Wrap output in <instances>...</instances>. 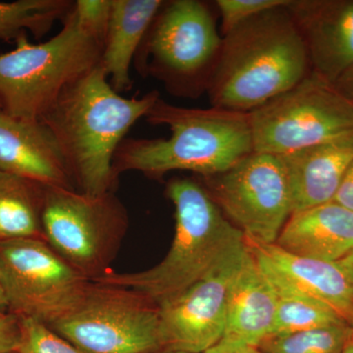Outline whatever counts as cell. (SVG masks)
I'll use <instances>...</instances> for the list:
<instances>
[{
    "mask_svg": "<svg viewBox=\"0 0 353 353\" xmlns=\"http://www.w3.org/2000/svg\"><path fill=\"white\" fill-rule=\"evenodd\" d=\"M159 99L157 90L121 97L99 64L65 88L41 122L52 132L79 192L99 196L116 189V152Z\"/></svg>",
    "mask_w": 353,
    "mask_h": 353,
    "instance_id": "obj_1",
    "label": "cell"
},
{
    "mask_svg": "<svg viewBox=\"0 0 353 353\" xmlns=\"http://www.w3.org/2000/svg\"><path fill=\"white\" fill-rule=\"evenodd\" d=\"M288 4L222 37L206 85L213 108L252 112L311 73L307 48Z\"/></svg>",
    "mask_w": 353,
    "mask_h": 353,
    "instance_id": "obj_2",
    "label": "cell"
},
{
    "mask_svg": "<svg viewBox=\"0 0 353 353\" xmlns=\"http://www.w3.org/2000/svg\"><path fill=\"white\" fill-rule=\"evenodd\" d=\"M145 118L150 124L168 127L170 136L125 139L114 157L117 176L136 171L160 179L170 172L190 171L208 178L254 152L248 113L181 108L160 97Z\"/></svg>",
    "mask_w": 353,
    "mask_h": 353,
    "instance_id": "obj_3",
    "label": "cell"
},
{
    "mask_svg": "<svg viewBox=\"0 0 353 353\" xmlns=\"http://www.w3.org/2000/svg\"><path fill=\"white\" fill-rule=\"evenodd\" d=\"M166 194L175 206L176 226L163 260L145 271L108 270L92 282L134 290L159 304L205 277L228 253L245 241L201 183L192 179H173Z\"/></svg>",
    "mask_w": 353,
    "mask_h": 353,
    "instance_id": "obj_4",
    "label": "cell"
},
{
    "mask_svg": "<svg viewBox=\"0 0 353 353\" xmlns=\"http://www.w3.org/2000/svg\"><path fill=\"white\" fill-rule=\"evenodd\" d=\"M15 43L0 55V108L18 119L41 121L65 88L99 64L104 36L71 9L53 38L32 43L24 34Z\"/></svg>",
    "mask_w": 353,
    "mask_h": 353,
    "instance_id": "obj_5",
    "label": "cell"
},
{
    "mask_svg": "<svg viewBox=\"0 0 353 353\" xmlns=\"http://www.w3.org/2000/svg\"><path fill=\"white\" fill-rule=\"evenodd\" d=\"M222 43L214 16L199 0L164 1L134 58L143 77L161 81L171 94L206 90Z\"/></svg>",
    "mask_w": 353,
    "mask_h": 353,
    "instance_id": "obj_6",
    "label": "cell"
},
{
    "mask_svg": "<svg viewBox=\"0 0 353 353\" xmlns=\"http://www.w3.org/2000/svg\"><path fill=\"white\" fill-rule=\"evenodd\" d=\"M41 223L46 243L92 281L109 270L126 234L128 215L113 192L90 196L44 187Z\"/></svg>",
    "mask_w": 353,
    "mask_h": 353,
    "instance_id": "obj_7",
    "label": "cell"
},
{
    "mask_svg": "<svg viewBox=\"0 0 353 353\" xmlns=\"http://www.w3.org/2000/svg\"><path fill=\"white\" fill-rule=\"evenodd\" d=\"M48 326L85 353L164 350L158 304L120 285L90 282L80 303Z\"/></svg>",
    "mask_w": 353,
    "mask_h": 353,
    "instance_id": "obj_8",
    "label": "cell"
},
{
    "mask_svg": "<svg viewBox=\"0 0 353 353\" xmlns=\"http://www.w3.org/2000/svg\"><path fill=\"white\" fill-rule=\"evenodd\" d=\"M248 118L254 152L283 155L353 132V101L311 72Z\"/></svg>",
    "mask_w": 353,
    "mask_h": 353,
    "instance_id": "obj_9",
    "label": "cell"
},
{
    "mask_svg": "<svg viewBox=\"0 0 353 353\" xmlns=\"http://www.w3.org/2000/svg\"><path fill=\"white\" fill-rule=\"evenodd\" d=\"M92 281L46 241L0 243V283L11 313L52 324L75 307Z\"/></svg>",
    "mask_w": 353,
    "mask_h": 353,
    "instance_id": "obj_10",
    "label": "cell"
},
{
    "mask_svg": "<svg viewBox=\"0 0 353 353\" xmlns=\"http://www.w3.org/2000/svg\"><path fill=\"white\" fill-rule=\"evenodd\" d=\"M209 194L248 243L273 245L292 213L278 155L253 152L219 175L204 178Z\"/></svg>",
    "mask_w": 353,
    "mask_h": 353,
    "instance_id": "obj_11",
    "label": "cell"
},
{
    "mask_svg": "<svg viewBox=\"0 0 353 353\" xmlns=\"http://www.w3.org/2000/svg\"><path fill=\"white\" fill-rule=\"evenodd\" d=\"M248 252L243 241L205 277L158 304L164 350L203 353L222 340L230 292Z\"/></svg>",
    "mask_w": 353,
    "mask_h": 353,
    "instance_id": "obj_12",
    "label": "cell"
},
{
    "mask_svg": "<svg viewBox=\"0 0 353 353\" xmlns=\"http://www.w3.org/2000/svg\"><path fill=\"white\" fill-rule=\"evenodd\" d=\"M311 72L334 83L353 67V0H290Z\"/></svg>",
    "mask_w": 353,
    "mask_h": 353,
    "instance_id": "obj_13",
    "label": "cell"
},
{
    "mask_svg": "<svg viewBox=\"0 0 353 353\" xmlns=\"http://www.w3.org/2000/svg\"><path fill=\"white\" fill-rule=\"evenodd\" d=\"M0 171L46 187L76 190L50 129L41 121L18 119L1 108Z\"/></svg>",
    "mask_w": 353,
    "mask_h": 353,
    "instance_id": "obj_14",
    "label": "cell"
},
{
    "mask_svg": "<svg viewBox=\"0 0 353 353\" xmlns=\"http://www.w3.org/2000/svg\"><path fill=\"white\" fill-rule=\"evenodd\" d=\"M290 194L292 212L334 201L353 162V132L278 155Z\"/></svg>",
    "mask_w": 353,
    "mask_h": 353,
    "instance_id": "obj_15",
    "label": "cell"
},
{
    "mask_svg": "<svg viewBox=\"0 0 353 353\" xmlns=\"http://www.w3.org/2000/svg\"><path fill=\"white\" fill-rule=\"evenodd\" d=\"M248 245L263 270L329 306L352 326L353 283L336 262L292 254L275 243Z\"/></svg>",
    "mask_w": 353,
    "mask_h": 353,
    "instance_id": "obj_16",
    "label": "cell"
},
{
    "mask_svg": "<svg viewBox=\"0 0 353 353\" xmlns=\"http://www.w3.org/2000/svg\"><path fill=\"white\" fill-rule=\"evenodd\" d=\"M275 245L299 256L338 262L353 248V211L336 201L294 211Z\"/></svg>",
    "mask_w": 353,
    "mask_h": 353,
    "instance_id": "obj_17",
    "label": "cell"
},
{
    "mask_svg": "<svg viewBox=\"0 0 353 353\" xmlns=\"http://www.w3.org/2000/svg\"><path fill=\"white\" fill-rule=\"evenodd\" d=\"M276 313L275 292L248 246L245 261L230 292L223 338L259 347L270 338Z\"/></svg>",
    "mask_w": 353,
    "mask_h": 353,
    "instance_id": "obj_18",
    "label": "cell"
},
{
    "mask_svg": "<svg viewBox=\"0 0 353 353\" xmlns=\"http://www.w3.org/2000/svg\"><path fill=\"white\" fill-rule=\"evenodd\" d=\"M162 0H111V10L99 65L115 92H127L134 82L130 69Z\"/></svg>",
    "mask_w": 353,
    "mask_h": 353,
    "instance_id": "obj_19",
    "label": "cell"
},
{
    "mask_svg": "<svg viewBox=\"0 0 353 353\" xmlns=\"http://www.w3.org/2000/svg\"><path fill=\"white\" fill-rule=\"evenodd\" d=\"M44 187L0 171V243L18 239L46 241L41 223Z\"/></svg>",
    "mask_w": 353,
    "mask_h": 353,
    "instance_id": "obj_20",
    "label": "cell"
},
{
    "mask_svg": "<svg viewBox=\"0 0 353 353\" xmlns=\"http://www.w3.org/2000/svg\"><path fill=\"white\" fill-rule=\"evenodd\" d=\"M262 271L277 297V313L271 336L347 324L329 306L294 290L263 269Z\"/></svg>",
    "mask_w": 353,
    "mask_h": 353,
    "instance_id": "obj_21",
    "label": "cell"
},
{
    "mask_svg": "<svg viewBox=\"0 0 353 353\" xmlns=\"http://www.w3.org/2000/svg\"><path fill=\"white\" fill-rule=\"evenodd\" d=\"M73 6L72 0L0 2V41H16L27 32L41 39L57 21L63 22Z\"/></svg>",
    "mask_w": 353,
    "mask_h": 353,
    "instance_id": "obj_22",
    "label": "cell"
},
{
    "mask_svg": "<svg viewBox=\"0 0 353 353\" xmlns=\"http://www.w3.org/2000/svg\"><path fill=\"white\" fill-rule=\"evenodd\" d=\"M352 336L350 325H339L270 336L259 350L260 353H343Z\"/></svg>",
    "mask_w": 353,
    "mask_h": 353,
    "instance_id": "obj_23",
    "label": "cell"
},
{
    "mask_svg": "<svg viewBox=\"0 0 353 353\" xmlns=\"http://www.w3.org/2000/svg\"><path fill=\"white\" fill-rule=\"evenodd\" d=\"M20 340L17 353H85L53 331L46 323L19 317Z\"/></svg>",
    "mask_w": 353,
    "mask_h": 353,
    "instance_id": "obj_24",
    "label": "cell"
},
{
    "mask_svg": "<svg viewBox=\"0 0 353 353\" xmlns=\"http://www.w3.org/2000/svg\"><path fill=\"white\" fill-rule=\"evenodd\" d=\"M290 0H217L222 18L223 36L254 16L276 7L287 6Z\"/></svg>",
    "mask_w": 353,
    "mask_h": 353,
    "instance_id": "obj_25",
    "label": "cell"
},
{
    "mask_svg": "<svg viewBox=\"0 0 353 353\" xmlns=\"http://www.w3.org/2000/svg\"><path fill=\"white\" fill-rule=\"evenodd\" d=\"M20 340V319L13 313H0V353L16 352Z\"/></svg>",
    "mask_w": 353,
    "mask_h": 353,
    "instance_id": "obj_26",
    "label": "cell"
},
{
    "mask_svg": "<svg viewBox=\"0 0 353 353\" xmlns=\"http://www.w3.org/2000/svg\"><path fill=\"white\" fill-rule=\"evenodd\" d=\"M203 353H260V352L259 347L248 343L222 338V340Z\"/></svg>",
    "mask_w": 353,
    "mask_h": 353,
    "instance_id": "obj_27",
    "label": "cell"
},
{
    "mask_svg": "<svg viewBox=\"0 0 353 353\" xmlns=\"http://www.w3.org/2000/svg\"><path fill=\"white\" fill-rule=\"evenodd\" d=\"M334 201L353 211V162L343 178Z\"/></svg>",
    "mask_w": 353,
    "mask_h": 353,
    "instance_id": "obj_28",
    "label": "cell"
},
{
    "mask_svg": "<svg viewBox=\"0 0 353 353\" xmlns=\"http://www.w3.org/2000/svg\"><path fill=\"white\" fill-rule=\"evenodd\" d=\"M334 85L341 94L353 101V67L341 75Z\"/></svg>",
    "mask_w": 353,
    "mask_h": 353,
    "instance_id": "obj_29",
    "label": "cell"
},
{
    "mask_svg": "<svg viewBox=\"0 0 353 353\" xmlns=\"http://www.w3.org/2000/svg\"><path fill=\"white\" fill-rule=\"evenodd\" d=\"M343 272L347 274L348 279L353 283V248L350 252L336 262Z\"/></svg>",
    "mask_w": 353,
    "mask_h": 353,
    "instance_id": "obj_30",
    "label": "cell"
},
{
    "mask_svg": "<svg viewBox=\"0 0 353 353\" xmlns=\"http://www.w3.org/2000/svg\"><path fill=\"white\" fill-rule=\"evenodd\" d=\"M6 308H8V304H7L6 294H4L1 283H0V313L6 312Z\"/></svg>",
    "mask_w": 353,
    "mask_h": 353,
    "instance_id": "obj_31",
    "label": "cell"
},
{
    "mask_svg": "<svg viewBox=\"0 0 353 353\" xmlns=\"http://www.w3.org/2000/svg\"><path fill=\"white\" fill-rule=\"evenodd\" d=\"M343 353H353V336L352 338L350 339V341H348L347 345H345Z\"/></svg>",
    "mask_w": 353,
    "mask_h": 353,
    "instance_id": "obj_32",
    "label": "cell"
},
{
    "mask_svg": "<svg viewBox=\"0 0 353 353\" xmlns=\"http://www.w3.org/2000/svg\"><path fill=\"white\" fill-rule=\"evenodd\" d=\"M157 353H190V352H178V350H160V352H158Z\"/></svg>",
    "mask_w": 353,
    "mask_h": 353,
    "instance_id": "obj_33",
    "label": "cell"
},
{
    "mask_svg": "<svg viewBox=\"0 0 353 353\" xmlns=\"http://www.w3.org/2000/svg\"><path fill=\"white\" fill-rule=\"evenodd\" d=\"M11 353H17V352H11Z\"/></svg>",
    "mask_w": 353,
    "mask_h": 353,
    "instance_id": "obj_34",
    "label": "cell"
},
{
    "mask_svg": "<svg viewBox=\"0 0 353 353\" xmlns=\"http://www.w3.org/2000/svg\"><path fill=\"white\" fill-rule=\"evenodd\" d=\"M352 329H353V325H352Z\"/></svg>",
    "mask_w": 353,
    "mask_h": 353,
    "instance_id": "obj_35",
    "label": "cell"
}]
</instances>
